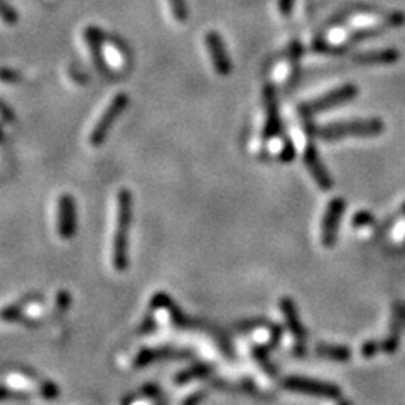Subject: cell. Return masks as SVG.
<instances>
[{
	"label": "cell",
	"mask_w": 405,
	"mask_h": 405,
	"mask_svg": "<svg viewBox=\"0 0 405 405\" xmlns=\"http://www.w3.org/2000/svg\"><path fill=\"white\" fill-rule=\"evenodd\" d=\"M317 353L321 356L329 358V360H336V361H346L352 353H349L348 348L345 346H331V345H320L317 346Z\"/></svg>",
	"instance_id": "9a60e30c"
},
{
	"label": "cell",
	"mask_w": 405,
	"mask_h": 405,
	"mask_svg": "<svg viewBox=\"0 0 405 405\" xmlns=\"http://www.w3.org/2000/svg\"><path fill=\"white\" fill-rule=\"evenodd\" d=\"M105 34L98 29L97 26H88L85 29V41L88 44L90 54H92V60L95 63V68L100 72L101 74H108V68H107V61H105L104 56V46L105 42Z\"/></svg>",
	"instance_id": "9c48e42d"
},
{
	"label": "cell",
	"mask_w": 405,
	"mask_h": 405,
	"mask_svg": "<svg viewBox=\"0 0 405 405\" xmlns=\"http://www.w3.org/2000/svg\"><path fill=\"white\" fill-rule=\"evenodd\" d=\"M381 132H383V122L380 119L352 120L316 129V135L326 140L345 139V137H375Z\"/></svg>",
	"instance_id": "7a4b0ae2"
},
{
	"label": "cell",
	"mask_w": 405,
	"mask_h": 405,
	"mask_svg": "<svg viewBox=\"0 0 405 405\" xmlns=\"http://www.w3.org/2000/svg\"><path fill=\"white\" fill-rule=\"evenodd\" d=\"M69 306V294L68 292H60L58 296V309L65 311Z\"/></svg>",
	"instance_id": "44dd1931"
},
{
	"label": "cell",
	"mask_w": 405,
	"mask_h": 405,
	"mask_svg": "<svg viewBox=\"0 0 405 405\" xmlns=\"http://www.w3.org/2000/svg\"><path fill=\"white\" fill-rule=\"evenodd\" d=\"M58 233L65 240L76 233V204L72 195H63L58 201Z\"/></svg>",
	"instance_id": "52a82bcc"
},
{
	"label": "cell",
	"mask_w": 405,
	"mask_h": 405,
	"mask_svg": "<svg viewBox=\"0 0 405 405\" xmlns=\"http://www.w3.org/2000/svg\"><path fill=\"white\" fill-rule=\"evenodd\" d=\"M340 405H352V404H349V402H341Z\"/></svg>",
	"instance_id": "cb8c5ba5"
},
{
	"label": "cell",
	"mask_w": 405,
	"mask_h": 405,
	"mask_svg": "<svg viewBox=\"0 0 405 405\" xmlns=\"http://www.w3.org/2000/svg\"><path fill=\"white\" fill-rule=\"evenodd\" d=\"M0 81H3V83H21L22 74L13 68H0Z\"/></svg>",
	"instance_id": "d6986e66"
},
{
	"label": "cell",
	"mask_w": 405,
	"mask_h": 405,
	"mask_svg": "<svg viewBox=\"0 0 405 405\" xmlns=\"http://www.w3.org/2000/svg\"><path fill=\"white\" fill-rule=\"evenodd\" d=\"M355 95H356V86H353V85L340 86V88L333 90V92L326 93V95L316 98V100L304 104L301 107V112L308 113V115L324 112V110L333 108L334 105H341V104H345V101L352 100Z\"/></svg>",
	"instance_id": "277c9868"
},
{
	"label": "cell",
	"mask_w": 405,
	"mask_h": 405,
	"mask_svg": "<svg viewBox=\"0 0 405 405\" xmlns=\"http://www.w3.org/2000/svg\"><path fill=\"white\" fill-rule=\"evenodd\" d=\"M304 163H306V167L309 169L313 179L316 181L317 186H320L321 190H324V191L331 190L333 179L329 178L328 171H326V167L322 166V163H321L320 156H317L316 149H314V145H309V147L306 149Z\"/></svg>",
	"instance_id": "30bf717a"
},
{
	"label": "cell",
	"mask_w": 405,
	"mask_h": 405,
	"mask_svg": "<svg viewBox=\"0 0 405 405\" xmlns=\"http://www.w3.org/2000/svg\"><path fill=\"white\" fill-rule=\"evenodd\" d=\"M129 107V95L127 93H119L112 101L108 104V107L104 110V113L100 115V119L95 124V127L90 132V144L93 147H98L107 140L110 131H112L113 124L119 119L122 113L125 112V108Z\"/></svg>",
	"instance_id": "3957f363"
},
{
	"label": "cell",
	"mask_w": 405,
	"mask_h": 405,
	"mask_svg": "<svg viewBox=\"0 0 405 405\" xmlns=\"http://www.w3.org/2000/svg\"><path fill=\"white\" fill-rule=\"evenodd\" d=\"M203 399H204V393L198 392V393H195V395H191L190 399L184 400V405H198Z\"/></svg>",
	"instance_id": "7402d4cb"
},
{
	"label": "cell",
	"mask_w": 405,
	"mask_h": 405,
	"mask_svg": "<svg viewBox=\"0 0 405 405\" xmlns=\"http://www.w3.org/2000/svg\"><path fill=\"white\" fill-rule=\"evenodd\" d=\"M167 356H178V353L174 352V349H169V348H149V349H142V352L137 355L135 360H133V363H135V367H145V365H149L151 361L154 360H160V358H167Z\"/></svg>",
	"instance_id": "5bb4252c"
},
{
	"label": "cell",
	"mask_w": 405,
	"mask_h": 405,
	"mask_svg": "<svg viewBox=\"0 0 405 405\" xmlns=\"http://www.w3.org/2000/svg\"><path fill=\"white\" fill-rule=\"evenodd\" d=\"M0 140H2V131H0Z\"/></svg>",
	"instance_id": "d4e9b609"
},
{
	"label": "cell",
	"mask_w": 405,
	"mask_h": 405,
	"mask_svg": "<svg viewBox=\"0 0 405 405\" xmlns=\"http://www.w3.org/2000/svg\"><path fill=\"white\" fill-rule=\"evenodd\" d=\"M281 308L287 322H289L290 331L294 333V336H296V340L299 341V353H302V349H304V345L302 343H304V340H306V331H304V328H302L301 320H299L296 306H294V302L290 301V299H282Z\"/></svg>",
	"instance_id": "7c38bea8"
},
{
	"label": "cell",
	"mask_w": 405,
	"mask_h": 405,
	"mask_svg": "<svg viewBox=\"0 0 405 405\" xmlns=\"http://www.w3.org/2000/svg\"><path fill=\"white\" fill-rule=\"evenodd\" d=\"M279 7H281V13L287 15L290 13V7H292V0H279Z\"/></svg>",
	"instance_id": "603a6c76"
},
{
	"label": "cell",
	"mask_w": 405,
	"mask_h": 405,
	"mask_svg": "<svg viewBox=\"0 0 405 405\" xmlns=\"http://www.w3.org/2000/svg\"><path fill=\"white\" fill-rule=\"evenodd\" d=\"M169 6H171L172 17L178 22H184L190 17V10H188L186 0H169Z\"/></svg>",
	"instance_id": "e0dca14e"
},
{
	"label": "cell",
	"mask_w": 405,
	"mask_h": 405,
	"mask_svg": "<svg viewBox=\"0 0 405 405\" xmlns=\"http://www.w3.org/2000/svg\"><path fill=\"white\" fill-rule=\"evenodd\" d=\"M204 42H206V49L208 54H210V60L213 63L215 72L220 74V76H226V74L231 73V61L228 58L226 48L223 44V39L218 33L215 31H210L204 38Z\"/></svg>",
	"instance_id": "8992f818"
},
{
	"label": "cell",
	"mask_w": 405,
	"mask_h": 405,
	"mask_svg": "<svg viewBox=\"0 0 405 405\" xmlns=\"http://www.w3.org/2000/svg\"><path fill=\"white\" fill-rule=\"evenodd\" d=\"M345 211V199L336 198L329 203L328 210L324 213V220H322V245L331 249L336 240L338 226H340L341 216Z\"/></svg>",
	"instance_id": "ba28073f"
},
{
	"label": "cell",
	"mask_w": 405,
	"mask_h": 405,
	"mask_svg": "<svg viewBox=\"0 0 405 405\" xmlns=\"http://www.w3.org/2000/svg\"><path fill=\"white\" fill-rule=\"evenodd\" d=\"M132 222V195L129 190H120L117 195V223L115 235H113L112 262L119 272L127 269L129 257V228Z\"/></svg>",
	"instance_id": "6da1fadb"
},
{
	"label": "cell",
	"mask_w": 405,
	"mask_h": 405,
	"mask_svg": "<svg viewBox=\"0 0 405 405\" xmlns=\"http://www.w3.org/2000/svg\"><path fill=\"white\" fill-rule=\"evenodd\" d=\"M10 399H26V393L14 390V388L9 387H0V400H10Z\"/></svg>",
	"instance_id": "ffe728a7"
},
{
	"label": "cell",
	"mask_w": 405,
	"mask_h": 405,
	"mask_svg": "<svg viewBox=\"0 0 405 405\" xmlns=\"http://www.w3.org/2000/svg\"><path fill=\"white\" fill-rule=\"evenodd\" d=\"M0 19H2L6 24H15V22L19 21L17 10H15L7 0H0Z\"/></svg>",
	"instance_id": "ac0fdd59"
},
{
	"label": "cell",
	"mask_w": 405,
	"mask_h": 405,
	"mask_svg": "<svg viewBox=\"0 0 405 405\" xmlns=\"http://www.w3.org/2000/svg\"><path fill=\"white\" fill-rule=\"evenodd\" d=\"M353 60L361 65H388V63H395L399 60V53L395 49H373L365 51V53H356Z\"/></svg>",
	"instance_id": "4fadbf2b"
},
{
	"label": "cell",
	"mask_w": 405,
	"mask_h": 405,
	"mask_svg": "<svg viewBox=\"0 0 405 405\" xmlns=\"http://www.w3.org/2000/svg\"><path fill=\"white\" fill-rule=\"evenodd\" d=\"M210 372H211V367H208V365H196V367L184 370V372H181L179 375H176L174 383H186V381H190V380L201 379V377L208 375Z\"/></svg>",
	"instance_id": "2e32d148"
},
{
	"label": "cell",
	"mask_w": 405,
	"mask_h": 405,
	"mask_svg": "<svg viewBox=\"0 0 405 405\" xmlns=\"http://www.w3.org/2000/svg\"><path fill=\"white\" fill-rule=\"evenodd\" d=\"M284 387L292 392L308 393L314 397H326V399H338L340 397V388L331 383H322V381L299 379V377H290L284 381Z\"/></svg>",
	"instance_id": "5b68a950"
},
{
	"label": "cell",
	"mask_w": 405,
	"mask_h": 405,
	"mask_svg": "<svg viewBox=\"0 0 405 405\" xmlns=\"http://www.w3.org/2000/svg\"><path fill=\"white\" fill-rule=\"evenodd\" d=\"M263 107H265V127H263V137L270 139L279 132V108L277 98H275L272 86L263 88Z\"/></svg>",
	"instance_id": "8fae6325"
}]
</instances>
